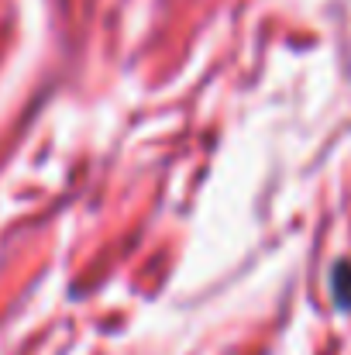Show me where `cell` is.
Here are the masks:
<instances>
[{"mask_svg": "<svg viewBox=\"0 0 351 355\" xmlns=\"http://www.w3.org/2000/svg\"><path fill=\"white\" fill-rule=\"evenodd\" d=\"M334 293H338L341 307H351V262H338L334 266Z\"/></svg>", "mask_w": 351, "mask_h": 355, "instance_id": "6da1fadb", "label": "cell"}]
</instances>
